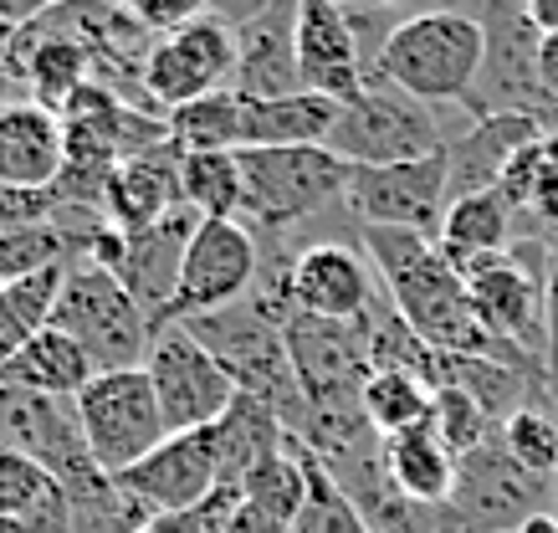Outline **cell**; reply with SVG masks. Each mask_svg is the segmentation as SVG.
<instances>
[{"mask_svg":"<svg viewBox=\"0 0 558 533\" xmlns=\"http://www.w3.org/2000/svg\"><path fill=\"white\" fill-rule=\"evenodd\" d=\"M185 328L216 354V364L236 385V396L262 400L288 426V436L303 431L307 400L298 390V375H292L288 344H282V318H277V308H271L267 298L252 293V298H241V303H231V308L190 318Z\"/></svg>","mask_w":558,"mask_h":533,"instance_id":"6da1fadb","label":"cell"},{"mask_svg":"<svg viewBox=\"0 0 558 533\" xmlns=\"http://www.w3.org/2000/svg\"><path fill=\"white\" fill-rule=\"evenodd\" d=\"M487 36L476 11H410V21L389 36L369 77L410 93L415 104H472Z\"/></svg>","mask_w":558,"mask_h":533,"instance_id":"7a4b0ae2","label":"cell"},{"mask_svg":"<svg viewBox=\"0 0 558 533\" xmlns=\"http://www.w3.org/2000/svg\"><path fill=\"white\" fill-rule=\"evenodd\" d=\"M241 221L262 237L328 216L349 201V165L333 149H241Z\"/></svg>","mask_w":558,"mask_h":533,"instance_id":"3957f363","label":"cell"},{"mask_svg":"<svg viewBox=\"0 0 558 533\" xmlns=\"http://www.w3.org/2000/svg\"><path fill=\"white\" fill-rule=\"evenodd\" d=\"M51 328L68 334L72 344L93 360L98 375L144 370V360H149L154 324L144 318V308L129 298V288H123L119 277L102 272V267H93V262H83V257L68 267V282H62Z\"/></svg>","mask_w":558,"mask_h":533,"instance_id":"277c9868","label":"cell"},{"mask_svg":"<svg viewBox=\"0 0 558 533\" xmlns=\"http://www.w3.org/2000/svg\"><path fill=\"white\" fill-rule=\"evenodd\" d=\"M328 149L349 170H385V165H410V159L451 149V134L436 123V108L415 104L410 93L369 77L354 104L339 108V129Z\"/></svg>","mask_w":558,"mask_h":533,"instance_id":"5b68a950","label":"cell"},{"mask_svg":"<svg viewBox=\"0 0 558 533\" xmlns=\"http://www.w3.org/2000/svg\"><path fill=\"white\" fill-rule=\"evenodd\" d=\"M0 447L32 457L68 498H87L108 487L98 472L93 451L83 441V421H77V400H51L36 390H21L0 375Z\"/></svg>","mask_w":558,"mask_h":533,"instance_id":"8992f818","label":"cell"},{"mask_svg":"<svg viewBox=\"0 0 558 533\" xmlns=\"http://www.w3.org/2000/svg\"><path fill=\"white\" fill-rule=\"evenodd\" d=\"M77 421H83V441L93 451L102 477H123L138 467L154 447L170 441L165 411L154 400V385L144 370H113L98 375L77 396Z\"/></svg>","mask_w":558,"mask_h":533,"instance_id":"52a82bcc","label":"cell"},{"mask_svg":"<svg viewBox=\"0 0 558 533\" xmlns=\"http://www.w3.org/2000/svg\"><path fill=\"white\" fill-rule=\"evenodd\" d=\"M482 21V36H487V52H482V72H476L472 87V119H497V113H527L538 119L548 134L558 129L554 108L543 98L538 87V41L543 36L533 32L527 21V5H482L476 11Z\"/></svg>","mask_w":558,"mask_h":533,"instance_id":"ba28073f","label":"cell"},{"mask_svg":"<svg viewBox=\"0 0 558 533\" xmlns=\"http://www.w3.org/2000/svg\"><path fill=\"white\" fill-rule=\"evenodd\" d=\"M144 375H149V385H154V400H159V411H165L170 436L210 431L220 415L236 405L231 375L220 370L216 354H210L185 324L154 328Z\"/></svg>","mask_w":558,"mask_h":533,"instance_id":"9c48e42d","label":"cell"},{"mask_svg":"<svg viewBox=\"0 0 558 533\" xmlns=\"http://www.w3.org/2000/svg\"><path fill=\"white\" fill-rule=\"evenodd\" d=\"M554 482L533 477L508 457L502 436L457 462V487H451V533H518L527 518L548 513Z\"/></svg>","mask_w":558,"mask_h":533,"instance_id":"30bf717a","label":"cell"},{"mask_svg":"<svg viewBox=\"0 0 558 533\" xmlns=\"http://www.w3.org/2000/svg\"><path fill=\"white\" fill-rule=\"evenodd\" d=\"M256 272H262V246L246 221H201L185 246V267H180V288L165 313V324H190L205 313H220L256 293ZM159 324V328H165Z\"/></svg>","mask_w":558,"mask_h":533,"instance_id":"8fae6325","label":"cell"},{"mask_svg":"<svg viewBox=\"0 0 558 533\" xmlns=\"http://www.w3.org/2000/svg\"><path fill=\"white\" fill-rule=\"evenodd\" d=\"M231 77H236V26L216 5H205V16H195L185 32L154 41L144 62V98L159 113H174L195 98L231 87Z\"/></svg>","mask_w":558,"mask_h":533,"instance_id":"7c38bea8","label":"cell"},{"mask_svg":"<svg viewBox=\"0 0 558 533\" xmlns=\"http://www.w3.org/2000/svg\"><path fill=\"white\" fill-rule=\"evenodd\" d=\"M271 308H298L307 318H328V324H359L374 308V272L369 257L343 246V241H313L303 252H292L282 277L262 293Z\"/></svg>","mask_w":558,"mask_h":533,"instance_id":"4fadbf2b","label":"cell"},{"mask_svg":"<svg viewBox=\"0 0 558 533\" xmlns=\"http://www.w3.org/2000/svg\"><path fill=\"white\" fill-rule=\"evenodd\" d=\"M446 149L410 165H385V170H349V216L359 226H405L440 237V216H446Z\"/></svg>","mask_w":558,"mask_h":533,"instance_id":"5bb4252c","label":"cell"},{"mask_svg":"<svg viewBox=\"0 0 558 533\" xmlns=\"http://www.w3.org/2000/svg\"><path fill=\"white\" fill-rule=\"evenodd\" d=\"M236 26V77L231 93L252 104H277L303 93L298 77V0H267L246 11H220Z\"/></svg>","mask_w":558,"mask_h":533,"instance_id":"9a60e30c","label":"cell"},{"mask_svg":"<svg viewBox=\"0 0 558 533\" xmlns=\"http://www.w3.org/2000/svg\"><path fill=\"white\" fill-rule=\"evenodd\" d=\"M134 502H144L154 518L201 513L205 502L220 498V462L210 431H185L170 436L165 447H154L138 467L113 477Z\"/></svg>","mask_w":558,"mask_h":533,"instance_id":"2e32d148","label":"cell"},{"mask_svg":"<svg viewBox=\"0 0 558 533\" xmlns=\"http://www.w3.org/2000/svg\"><path fill=\"white\" fill-rule=\"evenodd\" d=\"M298 77L303 93H318L339 108L354 104L369 83L339 0H298Z\"/></svg>","mask_w":558,"mask_h":533,"instance_id":"e0dca14e","label":"cell"},{"mask_svg":"<svg viewBox=\"0 0 558 533\" xmlns=\"http://www.w3.org/2000/svg\"><path fill=\"white\" fill-rule=\"evenodd\" d=\"M195 226H201V216L180 210V216L149 226V231H123V262L113 277L129 288V298L144 308V318H149L154 328L165 324V313H170V303H174L180 267H185V246H190V237H195Z\"/></svg>","mask_w":558,"mask_h":533,"instance_id":"ac0fdd59","label":"cell"},{"mask_svg":"<svg viewBox=\"0 0 558 533\" xmlns=\"http://www.w3.org/2000/svg\"><path fill=\"white\" fill-rule=\"evenodd\" d=\"M548 138L538 119L527 113H497V119H476L472 129H461L446 149V165H451V180H446V206L461 201V195H482V190H497L502 174L527 144Z\"/></svg>","mask_w":558,"mask_h":533,"instance_id":"d6986e66","label":"cell"},{"mask_svg":"<svg viewBox=\"0 0 558 533\" xmlns=\"http://www.w3.org/2000/svg\"><path fill=\"white\" fill-rule=\"evenodd\" d=\"M68 170V129L62 113L21 98L0 113V185L51 190Z\"/></svg>","mask_w":558,"mask_h":533,"instance_id":"ffe728a7","label":"cell"},{"mask_svg":"<svg viewBox=\"0 0 558 533\" xmlns=\"http://www.w3.org/2000/svg\"><path fill=\"white\" fill-rule=\"evenodd\" d=\"M108 226L119 231H149V226L170 221L185 210V195H180V149L165 144L154 155L123 159L119 170L108 174Z\"/></svg>","mask_w":558,"mask_h":533,"instance_id":"44dd1931","label":"cell"},{"mask_svg":"<svg viewBox=\"0 0 558 533\" xmlns=\"http://www.w3.org/2000/svg\"><path fill=\"white\" fill-rule=\"evenodd\" d=\"M210 441H216V462H220V493H226V498H236L241 482L252 477L267 457H277L292 436H288V426L262 405V400L236 396V405L210 426Z\"/></svg>","mask_w":558,"mask_h":533,"instance_id":"7402d4cb","label":"cell"},{"mask_svg":"<svg viewBox=\"0 0 558 533\" xmlns=\"http://www.w3.org/2000/svg\"><path fill=\"white\" fill-rule=\"evenodd\" d=\"M339 129V104L318 93H292L277 104L246 98V149H328Z\"/></svg>","mask_w":558,"mask_h":533,"instance_id":"603a6c76","label":"cell"},{"mask_svg":"<svg viewBox=\"0 0 558 533\" xmlns=\"http://www.w3.org/2000/svg\"><path fill=\"white\" fill-rule=\"evenodd\" d=\"M0 375L21 385V390H36V396H51V400H77L98 379L93 360H87L83 349L72 344L68 334H57V328H41L32 344L21 349L16 360L5 364Z\"/></svg>","mask_w":558,"mask_h":533,"instance_id":"cb8c5ba5","label":"cell"},{"mask_svg":"<svg viewBox=\"0 0 558 533\" xmlns=\"http://www.w3.org/2000/svg\"><path fill=\"white\" fill-rule=\"evenodd\" d=\"M379 451H385L389 482H395L410 502H425V508H446V502H451V487H457V457L440 447L430 426L410 431V436H389Z\"/></svg>","mask_w":558,"mask_h":533,"instance_id":"d4e9b609","label":"cell"},{"mask_svg":"<svg viewBox=\"0 0 558 533\" xmlns=\"http://www.w3.org/2000/svg\"><path fill=\"white\" fill-rule=\"evenodd\" d=\"M512 241V206L497 195V190H482V195H461L446 206L440 216V257L461 267L472 257H487V252H508Z\"/></svg>","mask_w":558,"mask_h":533,"instance_id":"484cf974","label":"cell"},{"mask_svg":"<svg viewBox=\"0 0 558 533\" xmlns=\"http://www.w3.org/2000/svg\"><path fill=\"white\" fill-rule=\"evenodd\" d=\"M170 123V144L180 155H241L246 149V98L220 87L210 98L165 113Z\"/></svg>","mask_w":558,"mask_h":533,"instance_id":"4316f807","label":"cell"},{"mask_svg":"<svg viewBox=\"0 0 558 533\" xmlns=\"http://www.w3.org/2000/svg\"><path fill=\"white\" fill-rule=\"evenodd\" d=\"M430 400H436V390L425 379L400 375V370H374L364 385V421L379 441L410 436V431L430 426Z\"/></svg>","mask_w":558,"mask_h":533,"instance_id":"83f0119b","label":"cell"},{"mask_svg":"<svg viewBox=\"0 0 558 533\" xmlns=\"http://www.w3.org/2000/svg\"><path fill=\"white\" fill-rule=\"evenodd\" d=\"M180 195L201 221H241V159L236 155H180Z\"/></svg>","mask_w":558,"mask_h":533,"instance_id":"f1b7e54d","label":"cell"},{"mask_svg":"<svg viewBox=\"0 0 558 533\" xmlns=\"http://www.w3.org/2000/svg\"><path fill=\"white\" fill-rule=\"evenodd\" d=\"M497 436H502L508 457L523 467V472L554 482V472H558V411H554V400L518 411Z\"/></svg>","mask_w":558,"mask_h":533,"instance_id":"f546056e","label":"cell"},{"mask_svg":"<svg viewBox=\"0 0 558 533\" xmlns=\"http://www.w3.org/2000/svg\"><path fill=\"white\" fill-rule=\"evenodd\" d=\"M430 431H436V441L451 457H472L476 447H487L492 436H497V426H492L487 415L476 411V400L466 396V390H457V385H436V400H430Z\"/></svg>","mask_w":558,"mask_h":533,"instance_id":"4dcf8cb0","label":"cell"},{"mask_svg":"<svg viewBox=\"0 0 558 533\" xmlns=\"http://www.w3.org/2000/svg\"><path fill=\"white\" fill-rule=\"evenodd\" d=\"M62 262H77V246H72V237L62 226L11 231V237H0V288L47 272V267H62Z\"/></svg>","mask_w":558,"mask_h":533,"instance_id":"1f68e13d","label":"cell"},{"mask_svg":"<svg viewBox=\"0 0 558 533\" xmlns=\"http://www.w3.org/2000/svg\"><path fill=\"white\" fill-rule=\"evenodd\" d=\"M292 533H369V523L359 518V508L343 498L339 482L328 477V467L313 451H307V498H303V513H298Z\"/></svg>","mask_w":558,"mask_h":533,"instance_id":"d6a6232c","label":"cell"},{"mask_svg":"<svg viewBox=\"0 0 558 533\" xmlns=\"http://www.w3.org/2000/svg\"><path fill=\"white\" fill-rule=\"evenodd\" d=\"M343 21H349V32H354V47H359V57H364V68L374 72L379 52L389 47V36L410 21V11H395V5H343Z\"/></svg>","mask_w":558,"mask_h":533,"instance_id":"836d02e7","label":"cell"},{"mask_svg":"<svg viewBox=\"0 0 558 533\" xmlns=\"http://www.w3.org/2000/svg\"><path fill=\"white\" fill-rule=\"evenodd\" d=\"M36 226H57V195L51 190L0 185V237L36 231Z\"/></svg>","mask_w":558,"mask_h":533,"instance_id":"e575fe53","label":"cell"},{"mask_svg":"<svg viewBox=\"0 0 558 533\" xmlns=\"http://www.w3.org/2000/svg\"><path fill=\"white\" fill-rule=\"evenodd\" d=\"M226 533H292L288 518L267 513V508H256V502H231L226 508Z\"/></svg>","mask_w":558,"mask_h":533,"instance_id":"d590c367","label":"cell"},{"mask_svg":"<svg viewBox=\"0 0 558 533\" xmlns=\"http://www.w3.org/2000/svg\"><path fill=\"white\" fill-rule=\"evenodd\" d=\"M538 87L558 119V36H543L538 41Z\"/></svg>","mask_w":558,"mask_h":533,"instance_id":"8d00e7d4","label":"cell"},{"mask_svg":"<svg viewBox=\"0 0 558 533\" xmlns=\"http://www.w3.org/2000/svg\"><path fill=\"white\" fill-rule=\"evenodd\" d=\"M527 21L538 36H558V0H527Z\"/></svg>","mask_w":558,"mask_h":533,"instance_id":"74e56055","label":"cell"},{"mask_svg":"<svg viewBox=\"0 0 558 533\" xmlns=\"http://www.w3.org/2000/svg\"><path fill=\"white\" fill-rule=\"evenodd\" d=\"M11 104H21V83L5 72V62H0V113H5Z\"/></svg>","mask_w":558,"mask_h":533,"instance_id":"f35d334b","label":"cell"},{"mask_svg":"<svg viewBox=\"0 0 558 533\" xmlns=\"http://www.w3.org/2000/svg\"><path fill=\"white\" fill-rule=\"evenodd\" d=\"M518 533H558V523H554V513H538V518H527Z\"/></svg>","mask_w":558,"mask_h":533,"instance_id":"ab89813d","label":"cell"},{"mask_svg":"<svg viewBox=\"0 0 558 533\" xmlns=\"http://www.w3.org/2000/svg\"><path fill=\"white\" fill-rule=\"evenodd\" d=\"M548 513H554V523H558V472H554V498H548Z\"/></svg>","mask_w":558,"mask_h":533,"instance_id":"60d3db41","label":"cell"},{"mask_svg":"<svg viewBox=\"0 0 558 533\" xmlns=\"http://www.w3.org/2000/svg\"><path fill=\"white\" fill-rule=\"evenodd\" d=\"M0 533H21V523H11V518H0Z\"/></svg>","mask_w":558,"mask_h":533,"instance_id":"b9f144b4","label":"cell"},{"mask_svg":"<svg viewBox=\"0 0 558 533\" xmlns=\"http://www.w3.org/2000/svg\"><path fill=\"white\" fill-rule=\"evenodd\" d=\"M5 36H11V21L0 16V47H5Z\"/></svg>","mask_w":558,"mask_h":533,"instance_id":"7bdbcfd3","label":"cell"}]
</instances>
